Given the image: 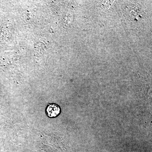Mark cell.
<instances>
[{
	"mask_svg": "<svg viewBox=\"0 0 152 152\" xmlns=\"http://www.w3.org/2000/svg\"><path fill=\"white\" fill-rule=\"evenodd\" d=\"M61 113V108L57 104H50L47 107L46 113L47 115L50 118H56L58 117Z\"/></svg>",
	"mask_w": 152,
	"mask_h": 152,
	"instance_id": "6da1fadb",
	"label": "cell"
}]
</instances>
